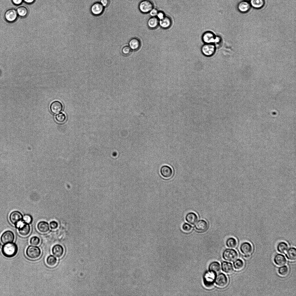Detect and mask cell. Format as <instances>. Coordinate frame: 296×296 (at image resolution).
Wrapping results in <instances>:
<instances>
[{"label": "cell", "instance_id": "12", "mask_svg": "<svg viewBox=\"0 0 296 296\" xmlns=\"http://www.w3.org/2000/svg\"><path fill=\"white\" fill-rule=\"evenodd\" d=\"M153 7V3L149 0H143L140 3L139 5L140 10L144 13L149 12Z\"/></svg>", "mask_w": 296, "mask_h": 296}, {"label": "cell", "instance_id": "18", "mask_svg": "<svg viewBox=\"0 0 296 296\" xmlns=\"http://www.w3.org/2000/svg\"><path fill=\"white\" fill-rule=\"evenodd\" d=\"M104 7L99 3H96L92 6L91 10L94 15H98L101 14L103 12Z\"/></svg>", "mask_w": 296, "mask_h": 296}, {"label": "cell", "instance_id": "21", "mask_svg": "<svg viewBox=\"0 0 296 296\" xmlns=\"http://www.w3.org/2000/svg\"><path fill=\"white\" fill-rule=\"evenodd\" d=\"M221 269L224 272L227 274L231 273L234 271V268L232 264L230 262L226 261L222 262Z\"/></svg>", "mask_w": 296, "mask_h": 296}, {"label": "cell", "instance_id": "28", "mask_svg": "<svg viewBox=\"0 0 296 296\" xmlns=\"http://www.w3.org/2000/svg\"><path fill=\"white\" fill-rule=\"evenodd\" d=\"M159 24V20L157 18L152 17L150 18L147 22L148 27L151 29L156 28Z\"/></svg>", "mask_w": 296, "mask_h": 296}, {"label": "cell", "instance_id": "38", "mask_svg": "<svg viewBox=\"0 0 296 296\" xmlns=\"http://www.w3.org/2000/svg\"><path fill=\"white\" fill-rule=\"evenodd\" d=\"M22 221L24 223L30 224L33 221V218L31 215L25 214L23 216Z\"/></svg>", "mask_w": 296, "mask_h": 296}, {"label": "cell", "instance_id": "40", "mask_svg": "<svg viewBox=\"0 0 296 296\" xmlns=\"http://www.w3.org/2000/svg\"><path fill=\"white\" fill-rule=\"evenodd\" d=\"M132 49L129 46H125L122 49V53L125 55H128L130 54L131 52Z\"/></svg>", "mask_w": 296, "mask_h": 296}, {"label": "cell", "instance_id": "24", "mask_svg": "<svg viewBox=\"0 0 296 296\" xmlns=\"http://www.w3.org/2000/svg\"><path fill=\"white\" fill-rule=\"evenodd\" d=\"M286 254V256L288 260L293 261L296 259V249L295 247H292L288 249Z\"/></svg>", "mask_w": 296, "mask_h": 296}, {"label": "cell", "instance_id": "31", "mask_svg": "<svg viewBox=\"0 0 296 296\" xmlns=\"http://www.w3.org/2000/svg\"><path fill=\"white\" fill-rule=\"evenodd\" d=\"M250 8V4L246 1H242L240 2L238 6L239 10L243 12H248Z\"/></svg>", "mask_w": 296, "mask_h": 296}, {"label": "cell", "instance_id": "2", "mask_svg": "<svg viewBox=\"0 0 296 296\" xmlns=\"http://www.w3.org/2000/svg\"><path fill=\"white\" fill-rule=\"evenodd\" d=\"M202 39L205 44H214L215 45L219 43L221 41L220 37L216 36L210 31L205 32L202 35Z\"/></svg>", "mask_w": 296, "mask_h": 296}, {"label": "cell", "instance_id": "17", "mask_svg": "<svg viewBox=\"0 0 296 296\" xmlns=\"http://www.w3.org/2000/svg\"><path fill=\"white\" fill-rule=\"evenodd\" d=\"M37 228L40 232L46 233L49 231L50 228L49 224L47 222L45 221H41L37 223Z\"/></svg>", "mask_w": 296, "mask_h": 296}, {"label": "cell", "instance_id": "9", "mask_svg": "<svg viewBox=\"0 0 296 296\" xmlns=\"http://www.w3.org/2000/svg\"><path fill=\"white\" fill-rule=\"evenodd\" d=\"M16 227L18 229L19 234L22 236H28L31 230L29 224L24 223L23 221L19 223Z\"/></svg>", "mask_w": 296, "mask_h": 296}, {"label": "cell", "instance_id": "1", "mask_svg": "<svg viewBox=\"0 0 296 296\" xmlns=\"http://www.w3.org/2000/svg\"><path fill=\"white\" fill-rule=\"evenodd\" d=\"M18 247L17 245L13 242L4 244L1 249V251L5 257L11 258L17 254Z\"/></svg>", "mask_w": 296, "mask_h": 296}, {"label": "cell", "instance_id": "39", "mask_svg": "<svg viewBox=\"0 0 296 296\" xmlns=\"http://www.w3.org/2000/svg\"><path fill=\"white\" fill-rule=\"evenodd\" d=\"M182 228L184 232L188 233L191 231L192 227L190 224L185 223L182 225Z\"/></svg>", "mask_w": 296, "mask_h": 296}, {"label": "cell", "instance_id": "48", "mask_svg": "<svg viewBox=\"0 0 296 296\" xmlns=\"http://www.w3.org/2000/svg\"><path fill=\"white\" fill-rule=\"evenodd\" d=\"M246 0V1H249V0Z\"/></svg>", "mask_w": 296, "mask_h": 296}, {"label": "cell", "instance_id": "44", "mask_svg": "<svg viewBox=\"0 0 296 296\" xmlns=\"http://www.w3.org/2000/svg\"><path fill=\"white\" fill-rule=\"evenodd\" d=\"M156 16L159 20L162 19L165 16L164 13L162 12H158Z\"/></svg>", "mask_w": 296, "mask_h": 296}, {"label": "cell", "instance_id": "34", "mask_svg": "<svg viewBox=\"0 0 296 296\" xmlns=\"http://www.w3.org/2000/svg\"><path fill=\"white\" fill-rule=\"evenodd\" d=\"M251 3L254 8H260L263 6L264 2V0H251Z\"/></svg>", "mask_w": 296, "mask_h": 296}, {"label": "cell", "instance_id": "22", "mask_svg": "<svg viewBox=\"0 0 296 296\" xmlns=\"http://www.w3.org/2000/svg\"><path fill=\"white\" fill-rule=\"evenodd\" d=\"M185 219L188 223L193 225L197 222L198 220V217L195 213L193 212H190L186 214Z\"/></svg>", "mask_w": 296, "mask_h": 296}, {"label": "cell", "instance_id": "41", "mask_svg": "<svg viewBox=\"0 0 296 296\" xmlns=\"http://www.w3.org/2000/svg\"><path fill=\"white\" fill-rule=\"evenodd\" d=\"M50 228L52 230H54L57 228L58 224L57 222L54 221H52L50 222L49 224Z\"/></svg>", "mask_w": 296, "mask_h": 296}, {"label": "cell", "instance_id": "13", "mask_svg": "<svg viewBox=\"0 0 296 296\" xmlns=\"http://www.w3.org/2000/svg\"><path fill=\"white\" fill-rule=\"evenodd\" d=\"M240 249L241 252L244 256H250L253 251L251 245L247 242L242 243L240 245Z\"/></svg>", "mask_w": 296, "mask_h": 296}, {"label": "cell", "instance_id": "6", "mask_svg": "<svg viewBox=\"0 0 296 296\" xmlns=\"http://www.w3.org/2000/svg\"><path fill=\"white\" fill-rule=\"evenodd\" d=\"M4 16L7 22L9 23L14 22L18 17L16 9L11 8L7 10L5 12Z\"/></svg>", "mask_w": 296, "mask_h": 296}, {"label": "cell", "instance_id": "32", "mask_svg": "<svg viewBox=\"0 0 296 296\" xmlns=\"http://www.w3.org/2000/svg\"><path fill=\"white\" fill-rule=\"evenodd\" d=\"M245 266L243 261L240 259H236L233 262V266L235 269L237 271L242 269Z\"/></svg>", "mask_w": 296, "mask_h": 296}, {"label": "cell", "instance_id": "27", "mask_svg": "<svg viewBox=\"0 0 296 296\" xmlns=\"http://www.w3.org/2000/svg\"><path fill=\"white\" fill-rule=\"evenodd\" d=\"M16 10L18 16L21 18L26 17L29 13L28 8L24 6H20L18 7Z\"/></svg>", "mask_w": 296, "mask_h": 296}, {"label": "cell", "instance_id": "20", "mask_svg": "<svg viewBox=\"0 0 296 296\" xmlns=\"http://www.w3.org/2000/svg\"><path fill=\"white\" fill-rule=\"evenodd\" d=\"M208 227V225L205 220H201L198 221L195 225V229L198 231L203 232L206 230Z\"/></svg>", "mask_w": 296, "mask_h": 296}, {"label": "cell", "instance_id": "36", "mask_svg": "<svg viewBox=\"0 0 296 296\" xmlns=\"http://www.w3.org/2000/svg\"><path fill=\"white\" fill-rule=\"evenodd\" d=\"M55 119L58 123H63L66 120V116L64 113L61 112L56 115Z\"/></svg>", "mask_w": 296, "mask_h": 296}, {"label": "cell", "instance_id": "11", "mask_svg": "<svg viewBox=\"0 0 296 296\" xmlns=\"http://www.w3.org/2000/svg\"><path fill=\"white\" fill-rule=\"evenodd\" d=\"M215 283L218 287L220 288H224L227 285L228 280L225 274L221 273L217 275Z\"/></svg>", "mask_w": 296, "mask_h": 296}, {"label": "cell", "instance_id": "16", "mask_svg": "<svg viewBox=\"0 0 296 296\" xmlns=\"http://www.w3.org/2000/svg\"><path fill=\"white\" fill-rule=\"evenodd\" d=\"M52 252L53 255L56 257L60 258L64 255V248L62 246L60 245L57 244L52 247Z\"/></svg>", "mask_w": 296, "mask_h": 296}, {"label": "cell", "instance_id": "23", "mask_svg": "<svg viewBox=\"0 0 296 296\" xmlns=\"http://www.w3.org/2000/svg\"><path fill=\"white\" fill-rule=\"evenodd\" d=\"M208 269L209 271H212L217 274L221 271L220 264L217 261L212 262L209 265Z\"/></svg>", "mask_w": 296, "mask_h": 296}, {"label": "cell", "instance_id": "8", "mask_svg": "<svg viewBox=\"0 0 296 296\" xmlns=\"http://www.w3.org/2000/svg\"><path fill=\"white\" fill-rule=\"evenodd\" d=\"M23 215L22 214L18 211H14L10 214L9 220L10 222L16 227L21 221H22Z\"/></svg>", "mask_w": 296, "mask_h": 296}, {"label": "cell", "instance_id": "26", "mask_svg": "<svg viewBox=\"0 0 296 296\" xmlns=\"http://www.w3.org/2000/svg\"><path fill=\"white\" fill-rule=\"evenodd\" d=\"M172 21L171 18L167 16L165 17L159 21V24L163 28L167 29L171 25Z\"/></svg>", "mask_w": 296, "mask_h": 296}, {"label": "cell", "instance_id": "5", "mask_svg": "<svg viewBox=\"0 0 296 296\" xmlns=\"http://www.w3.org/2000/svg\"><path fill=\"white\" fill-rule=\"evenodd\" d=\"M223 258L229 262H233L236 260L238 256L237 251L233 249H227L223 251L222 254Z\"/></svg>", "mask_w": 296, "mask_h": 296}, {"label": "cell", "instance_id": "42", "mask_svg": "<svg viewBox=\"0 0 296 296\" xmlns=\"http://www.w3.org/2000/svg\"><path fill=\"white\" fill-rule=\"evenodd\" d=\"M158 12L156 9L153 8L149 12L151 16L152 17H155L157 16Z\"/></svg>", "mask_w": 296, "mask_h": 296}, {"label": "cell", "instance_id": "43", "mask_svg": "<svg viewBox=\"0 0 296 296\" xmlns=\"http://www.w3.org/2000/svg\"><path fill=\"white\" fill-rule=\"evenodd\" d=\"M12 1L14 5L18 6L21 5L23 1V0H12Z\"/></svg>", "mask_w": 296, "mask_h": 296}, {"label": "cell", "instance_id": "14", "mask_svg": "<svg viewBox=\"0 0 296 296\" xmlns=\"http://www.w3.org/2000/svg\"><path fill=\"white\" fill-rule=\"evenodd\" d=\"M51 112L53 114H57L63 110V105L62 103L58 101L52 102L50 107Z\"/></svg>", "mask_w": 296, "mask_h": 296}, {"label": "cell", "instance_id": "30", "mask_svg": "<svg viewBox=\"0 0 296 296\" xmlns=\"http://www.w3.org/2000/svg\"><path fill=\"white\" fill-rule=\"evenodd\" d=\"M277 248L279 252L284 254L288 250V245L286 243L284 242H280L277 245Z\"/></svg>", "mask_w": 296, "mask_h": 296}, {"label": "cell", "instance_id": "4", "mask_svg": "<svg viewBox=\"0 0 296 296\" xmlns=\"http://www.w3.org/2000/svg\"><path fill=\"white\" fill-rule=\"evenodd\" d=\"M217 275L214 273L209 270L205 272L203 276V281L206 287L210 288L213 286Z\"/></svg>", "mask_w": 296, "mask_h": 296}, {"label": "cell", "instance_id": "47", "mask_svg": "<svg viewBox=\"0 0 296 296\" xmlns=\"http://www.w3.org/2000/svg\"><path fill=\"white\" fill-rule=\"evenodd\" d=\"M113 156H115L117 155V153L116 152H114L113 153Z\"/></svg>", "mask_w": 296, "mask_h": 296}, {"label": "cell", "instance_id": "33", "mask_svg": "<svg viewBox=\"0 0 296 296\" xmlns=\"http://www.w3.org/2000/svg\"><path fill=\"white\" fill-rule=\"evenodd\" d=\"M226 246L230 248H235L237 245V242L236 239L232 237L228 238L226 241Z\"/></svg>", "mask_w": 296, "mask_h": 296}, {"label": "cell", "instance_id": "3", "mask_svg": "<svg viewBox=\"0 0 296 296\" xmlns=\"http://www.w3.org/2000/svg\"><path fill=\"white\" fill-rule=\"evenodd\" d=\"M26 254L29 258L35 260L39 258L41 254L40 249L36 246L29 245L26 249Z\"/></svg>", "mask_w": 296, "mask_h": 296}, {"label": "cell", "instance_id": "25", "mask_svg": "<svg viewBox=\"0 0 296 296\" xmlns=\"http://www.w3.org/2000/svg\"><path fill=\"white\" fill-rule=\"evenodd\" d=\"M140 42L139 39L136 38H134L130 40L129 43V47L132 50H136L140 48Z\"/></svg>", "mask_w": 296, "mask_h": 296}, {"label": "cell", "instance_id": "15", "mask_svg": "<svg viewBox=\"0 0 296 296\" xmlns=\"http://www.w3.org/2000/svg\"><path fill=\"white\" fill-rule=\"evenodd\" d=\"M160 173L162 176L165 179L170 178L173 175V171L169 166L164 165L162 166L160 169Z\"/></svg>", "mask_w": 296, "mask_h": 296}, {"label": "cell", "instance_id": "19", "mask_svg": "<svg viewBox=\"0 0 296 296\" xmlns=\"http://www.w3.org/2000/svg\"><path fill=\"white\" fill-rule=\"evenodd\" d=\"M273 261L275 264L278 266L284 265L286 262V260L285 256L280 254H277L275 256Z\"/></svg>", "mask_w": 296, "mask_h": 296}, {"label": "cell", "instance_id": "7", "mask_svg": "<svg viewBox=\"0 0 296 296\" xmlns=\"http://www.w3.org/2000/svg\"><path fill=\"white\" fill-rule=\"evenodd\" d=\"M216 46L214 44L205 43L202 47L201 51L205 56L210 57L213 56L216 50Z\"/></svg>", "mask_w": 296, "mask_h": 296}, {"label": "cell", "instance_id": "46", "mask_svg": "<svg viewBox=\"0 0 296 296\" xmlns=\"http://www.w3.org/2000/svg\"><path fill=\"white\" fill-rule=\"evenodd\" d=\"M36 0H23V1L28 4H31L34 3Z\"/></svg>", "mask_w": 296, "mask_h": 296}, {"label": "cell", "instance_id": "10", "mask_svg": "<svg viewBox=\"0 0 296 296\" xmlns=\"http://www.w3.org/2000/svg\"><path fill=\"white\" fill-rule=\"evenodd\" d=\"M15 239V235L13 232L8 230L4 232L1 235L0 240L3 244L13 242Z\"/></svg>", "mask_w": 296, "mask_h": 296}, {"label": "cell", "instance_id": "35", "mask_svg": "<svg viewBox=\"0 0 296 296\" xmlns=\"http://www.w3.org/2000/svg\"><path fill=\"white\" fill-rule=\"evenodd\" d=\"M278 272L280 275L282 276H286L288 273V268L286 265L282 266L278 268Z\"/></svg>", "mask_w": 296, "mask_h": 296}, {"label": "cell", "instance_id": "29", "mask_svg": "<svg viewBox=\"0 0 296 296\" xmlns=\"http://www.w3.org/2000/svg\"><path fill=\"white\" fill-rule=\"evenodd\" d=\"M57 262V259L56 257L52 255L48 256L46 259V262L47 265L51 267L55 266Z\"/></svg>", "mask_w": 296, "mask_h": 296}, {"label": "cell", "instance_id": "37", "mask_svg": "<svg viewBox=\"0 0 296 296\" xmlns=\"http://www.w3.org/2000/svg\"><path fill=\"white\" fill-rule=\"evenodd\" d=\"M40 238L38 236H36L32 237L29 240L30 244L34 246L38 245L40 243Z\"/></svg>", "mask_w": 296, "mask_h": 296}, {"label": "cell", "instance_id": "45", "mask_svg": "<svg viewBox=\"0 0 296 296\" xmlns=\"http://www.w3.org/2000/svg\"><path fill=\"white\" fill-rule=\"evenodd\" d=\"M108 0H101L100 3L104 7L107 6L109 3Z\"/></svg>", "mask_w": 296, "mask_h": 296}]
</instances>
